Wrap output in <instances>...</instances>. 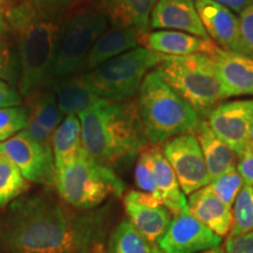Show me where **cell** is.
<instances>
[{"label": "cell", "instance_id": "1", "mask_svg": "<svg viewBox=\"0 0 253 253\" xmlns=\"http://www.w3.org/2000/svg\"><path fill=\"white\" fill-rule=\"evenodd\" d=\"M103 211H73L54 196L34 194L9 204L0 223L1 253H100Z\"/></svg>", "mask_w": 253, "mask_h": 253}, {"label": "cell", "instance_id": "2", "mask_svg": "<svg viewBox=\"0 0 253 253\" xmlns=\"http://www.w3.org/2000/svg\"><path fill=\"white\" fill-rule=\"evenodd\" d=\"M5 17L17 45L19 61L18 89L27 97L48 88L58 49L63 13L37 7L25 0L12 1Z\"/></svg>", "mask_w": 253, "mask_h": 253}, {"label": "cell", "instance_id": "3", "mask_svg": "<svg viewBox=\"0 0 253 253\" xmlns=\"http://www.w3.org/2000/svg\"><path fill=\"white\" fill-rule=\"evenodd\" d=\"M84 150L112 167L149 147L136 100L108 101L79 114Z\"/></svg>", "mask_w": 253, "mask_h": 253}, {"label": "cell", "instance_id": "4", "mask_svg": "<svg viewBox=\"0 0 253 253\" xmlns=\"http://www.w3.org/2000/svg\"><path fill=\"white\" fill-rule=\"evenodd\" d=\"M136 103L148 143L154 147H160L178 135L194 132L201 121L197 113L168 86L155 69L145 75Z\"/></svg>", "mask_w": 253, "mask_h": 253}, {"label": "cell", "instance_id": "5", "mask_svg": "<svg viewBox=\"0 0 253 253\" xmlns=\"http://www.w3.org/2000/svg\"><path fill=\"white\" fill-rule=\"evenodd\" d=\"M155 71L201 120L207 119L211 110L226 100L216 62L211 55L166 56Z\"/></svg>", "mask_w": 253, "mask_h": 253}, {"label": "cell", "instance_id": "6", "mask_svg": "<svg viewBox=\"0 0 253 253\" xmlns=\"http://www.w3.org/2000/svg\"><path fill=\"white\" fill-rule=\"evenodd\" d=\"M55 189L68 207L89 211L112 196L123 197L125 183L112 168L95 161L84 148L74 162L56 173Z\"/></svg>", "mask_w": 253, "mask_h": 253}, {"label": "cell", "instance_id": "7", "mask_svg": "<svg viewBox=\"0 0 253 253\" xmlns=\"http://www.w3.org/2000/svg\"><path fill=\"white\" fill-rule=\"evenodd\" d=\"M164 58L166 55L138 46L82 74L101 99L129 101L137 95L145 75Z\"/></svg>", "mask_w": 253, "mask_h": 253}, {"label": "cell", "instance_id": "8", "mask_svg": "<svg viewBox=\"0 0 253 253\" xmlns=\"http://www.w3.org/2000/svg\"><path fill=\"white\" fill-rule=\"evenodd\" d=\"M108 25L107 18L89 5L73 9L63 17L48 88L55 81L80 73L91 47Z\"/></svg>", "mask_w": 253, "mask_h": 253}, {"label": "cell", "instance_id": "9", "mask_svg": "<svg viewBox=\"0 0 253 253\" xmlns=\"http://www.w3.org/2000/svg\"><path fill=\"white\" fill-rule=\"evenodd\" d=\"M0 156L8 158L28 182L55 188L56 168L52 145L39 143L23 130L0 143Z\"/></svg>", "mask_w": 253, "mask_h": 253}, {"label": "cell", "instance_id": "10", "mask_svg": "<svg viewBox=\"0 0 253 253\" xmlns=\"http://www.w3.org/2000/svg\"><path fill=\"white\" fill-rule=\"evenodd\" d=\"M162 151L185 196L210 184L203 153L194 132H186L167 141Z\"/></svg>", "mask_w": 253, "mask_h": 253}, {"label": "cell", "instance_id": "11", "mask_svg": "<svg viewBox=\"0 0 253 253\" xmlns=\"http://www.w3.org/2000/svg\"><path fill=\"white\" fill-rule=\"evenodd\" d=\"M223 238L196 219L186 208L172 214L170 225L157 243L161 253H202L219 246Z\"/></svg>", "mask_w": 253, "mask_h": 253}, {"label": "cell", "instance_id": "12", "mask_svg": "<svg viewBox=\"0 0 253 253\" xmlns=\"http://www.w3.org/2000/svg\"><path fill=\"white\" fill-rule=\"evenodd\" d=\"M253 100H236L218 104L207 116L208 125L235 153L242 154L250 140Z\"/></svg>", "mask_w": 253, "mask_h": 253}, {"label": "cell", "instance_id": "13", "mask_svg": "<svg viewBox=\"0 0 253 253\" xmlns=\"http://www.w3.org/2000/svg\"><path fill=\"white\" fill-rule=\"evenodd\" d=\"M123 207L129 223L154 244L160 242L172 219V213L156 197L140 190L123 195Z\"/></svg>", "mask_w": 253, "mask_h": 253}, {"label": "cell", "instance_id": "14", "mask_svg": "<svg viewBox=\"0 0 253 253\" xmlns=\"http://www.w3.org/2000/svg\"><path fill=\"white\" fill-rule=\"evenodd\" d=\"M209 38L221 49L239 53V17L214 0H195Z\"/></svg>", "mask_w": 253, "mask_h": 253}, {"label": "cell", "instance_id": "15", "mask_svg": "<svg viewBox=\"0 0 253 253\" xmlns=\"http://www.w3.org/2000/svg\"><path fill=\"white\" fill-rule=\"evenodd\" d=\"M140 45L166 56H186L192 54L214 55L220 47L211 39L177 31H153L143 33Z\"/></svg>", "mask_w": 253, "mask_h": 253}, {"label": "cell", "instance_id": "16", "mask_svg": "<svg viewBox=\"0 0 253 253\" xmlns=\"http://www.w3.org/2000/svg\"><path fill=\"white\" fill-rule=\"evenodd\" d=\"M150 28L155 31H177L210 39L196 9L195 1L158 0L150 18Z\"/></svg>", "mask_w": 253, "mask_h": 253}, {"label": "cell", "instance_id": "17", "mask_svg": "<svg viewBox=\"0 0 253 253\" xmlns=\"http://www.w3.org/2000/svg\"><path fill=\"white\" fill-rule=\"evenodd\" d=\"M88 5L102 13L110 26L132 28L147 33L158 0H87Z\"/></svg>", "mask_w": 253, "mask_h": 253}, {"label": "cell", "instance_id": "18", "mask_svg": "<svg viewBox=\"0 0 253 253\" xmlns=\"http://www.w3.org/2000/svg\"><path fill=\"white\" fill-rule=\"evenodd\" d=\"M212 58L225 99L253 95V59L221 48Z\"/></svg>", "mask_w": 253, "mask_h": 253}, {"label": "cell", "instance_id": "19", "mask_svg": "<svg viewBox=\"0 0 253 253\" xmlns=\"http://www.w3.org/2000/svg\"><path fill=\"white\" fill-rule=\"evenodd\" d=\"M188 209L196 219L221 238L230 235L233 226L232 208L224 204L209 185L189 196Z\"/></svg>", "mask_w": 253, "mask_h": 253}, {"label": "cell", "instance_id": "20", "mask_svg": "<svg viewBox=\"0 0 253 253\" xmlns=\"http://www.w3.org/2000/svg\"><path fill=\"white\" fill-rule=\"evenodd\" d=\"M142 34L132 28L108 27L91 47L80 73L89 72L110 59L138 47Z\"/></svg>", "mask_w": 253, "mask_h": 253}, {"label": "cell", "instance_id": "21", "mask_svg": "<svg viewBox=\"0 0 253 253\" xmlns=\"http://www.w3.org/2000/svg\"><path fill=\"white\" fill-rule=\"evenodd\" d=\"M194 134L201 145L210 181H213L224 172L237 168L238 155L214 134L205 120L198 122Z\"/></svg>", "mask_w": 253, "mask_h": 253}, {"label": "cell", "instance_id": "22", "mask_svg": "<svg viewBox=\"0 0 253 253\" xmlns=\"http://www.w3.org/2000/svg\"><path fill=\"white\" fill-rule=\"evenodd\" d=\"M50 88L54 90L60 110L65 116L79 115L104 101L89 87L82 73L55 81Z\"/></svg>", "mask_w": 253, "mask_h": 253}, {"label": "cell", "instance_id": "23", "mask_svg": "<svg viewBox=\"0 0 253 253\" xmlns=\"http://www.w3.org/2000/svg\"><path fill=\"white\" fill-rule=\"evenodd\" d=\"M155 181L157 186L158 201L172 214L181 212L188 208L184 192L182 191L173 169L164 156L161 147H149Z\"/></svg>", "mask_w": 253, "mask_h": 253}, {"label": "cell", "instance_id": "24", "mask_svg": "<svg viewBox=\"0 0 253 253\" xmlns=\"http://www.w3.org/2000/svg\"><path fill=\"white\" fill-rule=\"evenodd\" d=\"M84 149L80 119L75 114L67 115L52 136V150L54 155L56 173L66 169L77 160Z\"/></svg>", "mask_w": 253, "mask_h": 253}, {"label": "cell", "instance_id": "25", "mask_svg": "<svg viewBox=\"0 0 253 253\" xmlns=\"http://www.w3.org/2000/svg\"><path fill=\"white\" fill-rule=\"evenodd\" d=\"M26 99V107L30 110V118L34 119L49 134L55 131L60 123L66 118L60 110L58 99L52 88L37 90Z\"/></svg>", "mask_w": 253, "mask_h": 253}, {"label": "cell", "instance_id": "26", "mask_svg": "<svg viewBox=\"0 0 253 253\" xmlns=\"http://www.w3.org/2000/svg\"><path fill=\"white\" fill-rule=\"evenodd\" d=\"M107 253H161L157 244L141 236L128 219H123L110 235Z\"/></svg>", "mask_w": 253, "mask_h": 253}, {"label": "cell", "instance_id": "27", "mask_svg": "<svg viewBox=\"0 0 253 253\" xmlns=\"http://www.w3.org/2000/svg\"><path fill=\"white\" fill-rule=\"evenodd\" d=\"M30 182L8 158L0 156V208H5L21 197Z\"/></svg>", "mask_w": 253, "mask_h": 253}, {"label": "cell", "instance_id": "28", "mask_svg": "<svg viewBox=\"0 0 253 253\" xmlns=\"http://www.w3.org/2000/svg\"><path fill=\"white\" fill-rule=\"evenodd\" d=\"M233 226L229 237L253 232V186L244 185L233 203Z\"/></svg>", "mask_w": 253, "mask_h": 253}, {"label": "cell", "instance_id": "29", "mask_svg": "<svg viewBox=\"0 0 253 253\" xmlns=\"http://www.w3.org/2000/svg\"><path fill=\"white\" fill-rule=\"evenodd\" d=\"M244 185L245 183L243 181L242 176L239 175L237 168L224 172L223 175L217 177L216 179L211 181L210 184H209L211 191L224 204H226L230 208L233 207L237 196H238L239 191Z\"/></svg>", "mask_w": 253, "mask_h": 253}, {"label": "cell", "instance_id": "30", "mask_svg": "<svg viewBox=\"0 0 253 253\" xmlns=\"http://www.w3.org/2000/svg\"><path fill=\"white\" fill-rule=\"evenodd\" d=\"M30 119V110L26 106L5 107L0 108V143L27 126Z\"/></svg>", "mask_w": 253, "mask_h": 253}, {"label": "cell", "instance_id": "31", "mask_svg": "<svg viewBox=\"0 0 253 253\" xmlns=\"http://www.w3.org/2000/svg\"><path fill=\"white\" fill-rule=\"evenodd\" d=\"M135 183L140 191L147 192L157 198V186L156 181H155L149 147H147L138 154V160L135 167Z\"/></svg>", "mask_w": 253, "mask_h": 253}, {"label": "cell", "instance_id": "32", "mask_svg": "<svg viewBox=\"0 0 253 253\" xmlns=\"http://www.w3.org/2000/svg\"><path fill=\"white\" fill-rule=\"evenodd\" d=\"M20 71L17 53L7 39L0 40V79L11 86H18Z\"/></svg>", "mask_w": 253, "mask_h": 253}, {"label": "cell", "instance_id": "33", "mask_svg": "<svg viewBox=\"0 0 253 253\" xmlns=\"http://www.w3.org/2000/svg\"><path fill=\"white\" fill-rule=\"evenodd\" d=\"M239 53L253 59V6L239 14Z\"/></svg>", "mask_w": 253, "mask_h": 253}, {"label": "cell", "instance_id": "34", "mask_svg": "<svg viewBox=\"0 0 253 253\" xmlns=\"http://www.w3.org/2000/svg\"><path fill=\"white\" fill-rule=\"evenodd\" d=\"M237 170L245 185L253 186V142L250 141L244 151L238 156Z\"/></svg>", "mask_w": 253, "mask_h": 253}, {"label": "cell", "instance_id": "35", "mask_svg": "<svg viewBox=\"0 0 253 253\" xmlns=\"http://www.w3.org/2000/svg\"><path fill=\"white\" fill-rule=\"evenodd\" d=\"M225 253H253V232L244 236L229 237L224 245Z\"/></svg>", "mask_w": 253, "mask_h": 253}, {"label": "cell", "instance_id": "36", "mask_svg": "<svg viewBox=\"0 0 253 253\" xmlns=\"http://www.w3.org/2000/svg\"><path fill=\"white\" fill-rule=\"evenodd\" d=\"M21 95L13 86L0 79V108L21 106Z\"/></svg>", "mask_w": 253, "mask_h": 253}, {"label": "cell", "instance_id": "37", "mask_svg": "<svg viewBox=\"0 0 253 253\" xmlns=\"http://www.w3.org/2000/svg\"><path fill=\"white\" fill-rule=\"evenodd\" d=\"M25 1L31 2L37 7L47 9V11L65 13L68 8L78 5L82 0H25Z\"/></svg>", "mask_w": 253, "mask_h": 253}, {"label": "cell", "instance_id": "38", "mask_svg": "<svg viewBox=\"0 0 253 253\" xmlns=\"http://www.w3.org/2000/svg\"><path fill=\"white\" fill-rule=\"evenodd\" d=\"M214 1L226 6L231 11L238 14L242 13L243 11H245L246 8L253 6V0H214Z\"/></svg>", "mask_w": 253, "mask_h": 253}, {"label": "cell", "instance_id": "39", "mask_svg": "<svg viewBox=\"0 0 253 253\" xmlns=\"http://www.w3.org/2000/svg\"><path fill=\"white\" fill-rule=\"evenodd\" d=\"M9 34V27L5 17V11L0 8V40L7 39V36Z\"/></svg>", "mask_w": 253, "mask_h": 253}, {"label": "cell", "instance_id": "40", "mask_svg": "<svg viewBox=\"0 0 253 253\" xmlns=\"http://www.w3.org/2000/svg\"><path fill=\"white\" fill-rule=\"evenodd\" d=\"M202 253H225V251H224V246H217V248H213L211 250H208V251H204Z\"/></svg>", "mask_w": 253, "mask_h": 253}, {"label": "cell", "instance_id": "41", "mask_svg": "<svg viewBox=\"0 0 253 253\" xmlns=\"http://www.w3.org/2000/svg\"><path fill=\"white\" fill-rule=\"evenodd\" d=\"M12 1H13V0H0V8L5 9Z\"/></svg>", "mask_w": 253, "mask_h": 253}, {"label": "cell", "instance_id": "42", "mask_svg": "<svg viewBox=\"0 0 253 253\" xmlns=\"http://www.w3.org/2000/svg\"><path fill=\"white\" fill-rule=\"evenodd\" d=\"M250 140L253 142V115L251 119V125H250Z\"/></svg>", "mask_w": 253, "mask_h": 253}, {"label": "cell", "instance_id": "43", "mask_svg": "<svg viewBox=\"0 0 253 253\" xmlns=\"http://www.w3.org/2000/svg\"><path fill=\"white\" fill-rule=\"evenodd\" d=\"M185 1H195V0H185Z\"/></svg>", "mask_w": 253, "mask_h": 253}]
</instances>
